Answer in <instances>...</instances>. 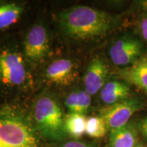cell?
Here are the masks:
<instances>
[{
    "mask_svg": "<svg viewBox=\"0 0 147 147\" xmlns=\"http://www.w3.org/2000/svg\"><path fill=\"white\" fill-rule=\"evenodd\" d=\"M38 139L28 119L19 110L0 104V147H38Z\"/></svg>",
    "mask_w": 147,
    "mask_h": 147,
    "instance_id": "obj_2",
    "label": "cell"
},
{
    "mask_svg": "<svg viewBox=\"0 0 147 147\" xmlns=\"http://www.w3.org/2000/svg\"><path fill=\"white\" fill-rule=\"evenodd\" d=\"M115 75L147 95V54L143 55L132 65L118 69Z\"/></svg>",
    "mask_w": 147,
    "mask_h": 147,
    "instance_id": "obj_8",
    "label": "cell"
},
{
    "mask_svg": "<svg viewBox=\"0 0 147 147\" xmlns=\"http://www.w3.org/2000/svg\"><path fill=\"white\" fill-rule=\"evenodd\" d=\"M138 142V132L133 123L110 130V147H135Z\"/></svg>",
    "mask_w": 147,
    "mask_h": 147,
    "instance_id": "obj_11",
    "label": "cell"
},
{
    "mask_svg": "<svg viewBox=\"0 0 147 147\" xmlns=\"http://www.w3.org/2000/svg\"><path fill=\"white\" fill-rule=\"evenodd\" d=\"M34 115L37 127L46 138L60 140L65 137L61 108L53 97H40L35 104Z\"/></svg>",
    "mask_w": 147,
    "mask_h": 147,
    "instance_id": "obj_3",
    "label": "cell"
},
{
    "mask_svg": "<svg viewBox=\"0 0 147 147\" xmlns=\"http://www.w3.org/2000/svg\"><path fill=\"white\" fill-rule=\"evenodd\" d=\"M108 67L100 58H94L90 63L84 76L85 91L90 95H95L106 83Z\"/></svg>",
    "mask_w": 147,
    "mask_h": 147,
    "instance_id": "obj_9",
    "label": "cell"
},
{
    "mask_svg": "<svg viewBox=\"0 0 147 147\" xmlns=\"http://www.w3.org/2000/svg\"><path fill=\"white\" fill-rule=\"evenodd\" d=\"M61 147H90L85 143L79 141H69L62 145Z\"/></svg>",
    "mask_w": 147,
    "mask_h": 147,
    "instance_id": "obj_18",
    "label": "cell"
},
{
    "mask_svg": "<svg viewBox=\"0 0 147 147\" xmlns=\"http://www.w3.org/2000/svg\"><path fill=\"white\" fill-rule=\"evenodd\" d=\"M27 79L23 57L5 46H0V89L19 87Z\"/></svg>",
    "mask_w": 147,
    "mask_h": 147,
    "instance_id": "obj_4",
    "label": "cell"
},
{
    "mask_svg": "<svg viewBox=\"0 0 147 147\" xmlns=\"http://www.w3.org/2000/svg\"><path fill=\"white\" fill-rule=\"evenodd\" d=\"M135 147H145L144 145H142V144H138Z\"/></svg>",
    "mask_w": 147,
    "mask_h": 147,
    "instance_id": "obj_20",
    "label": "cell"
},
{
    "mask_svg": "<svg viewBox=\"0 0 147 147\" xmlns=\"http://www.w3.org/2000/svg\"><path fill=\"white\" fill-rule=\"evenodd\" d=\"M140 129L143 136L147 138V117L141 122Z\"/></svg>",
    "mask_w": 147,
    "mask_h": 147,
    "instance_id": "obj_19",
    "label": "cell"
},
{
    "mask_svg": "<svg viewBox=\"0 0 147 147\" xmlns=\"http://www.w3.org/2000/svg\"><path fill=\"white\" fill-rule=\"evenodd\" d=\"M91 103L90 95L86 91H78L71 93L65 100V104L71 113L83 115L89 109Z\"/></svg>",
    "mask_w": 147,
    "mask_h": 147,
    "instance_id": "obj_14",
    "label": "cell"
},
{
    "mask_svg": "<svg viewBox=\"0 0 147 147\" xmlns=\"http://www.w3.org/2000/svg\"><path fill=\"white\" fill-rule=\"evenodd\" d=\"M87 119L83 115L70 113L64 118V125L66 133L74 138L81 137L86 133Z\"/></svg>",
    "mask_w": 147,
    "mask_h": 147,
    "instance_id": "obj_15",
    "label": "cell"
},
{
    "mask_svg": "<svg viewBox=\"0 0 147 147\" xmlns=\"http://www.w3.org/2000/svg\"><path fill=\"white\" fill-rule=\"evenodd\" d=\"M47 78L58 84H69L76 75L74 65L70 60L61 59L53 61L46 71Z\"/></svg>",
    "mask_w": 147,
    "mask_h": 147,
    "instance_id": "obj_10",
    "label": "cell"
},
{
    "mask_svg": "<svg viewBox=\"0 0 147 147\" xmlns=\"http://www.w3.org/2000/svg\"><path fill=\"white\" fill-rule=\"evenodd\" d=\"M107 127L100 117H91L87 119L86 134L94 138H100L106 135Z\"/></svg>",
    "mask_w": 147,
    "mask_h": 147,
    "instance_id": "obj_16",
    "label": "cell"
},
{
    "mask_svg": "<svg viewBox=\"0 0 147 147\" xmlns=\"http://www.w3.org/2000/svg\"><path fill=\"white\" fill-rule=\"evenodd\" d=\"M131 89L128 84L119 80L106 82L100 92L101 100L107 106L131 97Z\"/></svg>",
    "mask_w": 147,
    "mask_h": 147,
    "instance_id": "obj_12",
    "label": "cell"
},
{
    "mask_svg": "<svg viewBox=\"0 0 147 147\" xmlns=\"http://www.w3.org/2000/svg\"><path fill=\"white\" fill-rule=\"evenodd\" d=\"M49 49L47 29L42 25H35L27 34L24 42V52L27 58L34 61L42 60Z\"/></svg>",
    "mask_w": 147,
    "mask_h": 147,
    "instance_id": "obj_7",
    "label": "cell"
},
{
    "mask_svg": "<svg viewBox=\"0 0 147 147\" xmlns=\"http://www.w3.org/2000/svg\"><path fill=\"white\" fill-rule=\"evenodd\" d=\"M144 104L137 97L129 98L103 107L100 110V117L104 119L107 129H115L125 125L136 113L142 110Z\"/></svg>",
    "mask_w": 147,
    "mask_h": 147,
    "instance_id": "obj_5",
    "label": "cell"
},
{
    "mask_svg": "<svg viewBox=\"0 0 147 147\" xmlns=\"http://www.w3.org/2000/svg\"><path fill=\"white\" fill-rule=\"evenodd\" d=\"M138 29L140 36L147 43V12L141 16L138 24Z\"/></svg>",
    "mask_w": 147,
    "mask_h": 147,
    "instance_id": "obj_17",
    "label": "cell"
},
{
    "mask_svg": "<svg viewBox=\"0 0 147 147\" xmlns=\"http://www.w3.org/2000/svg\"><path fill=\"white\" fill-rule=\"evenodd\" d=\"M60 26L67 36L78 40H95L107 35L115 20L107 12L78 5L64 10L59 16Z\"/></svg>",
    "mask_w": 147,
    "mask_h": 147,
    "instance_id": "obj_1",
    "label": "cell"
},
{
    "mask_svg": "<svg viewBox=\"0 0 147 147\" xmlns=\"http://www.w3.org/2000/svg\"><path fill=\"white\" fill-rule=\"evenodd\" d=\"M110 57L118 66H129L142 57L143 46L138 40L124 37L117 40L110 48Z\"/></svg>",
    "mask_w": 147,
    "mask_h": 147,
    "instance_id": "obj_6",
    "label": "cell"
},
{
    "mask_svg": "<svg viewBox=\"0 0 147 147\" xmlns=\"http://www.w3.org/2000/svg\"><path fill=\"white\" fill-rule=\"evenodd\" d=\"M23 8L15 3L0 1V31L8 29L19 19Z\"/></svg>",
    "mask_w": 147,
    "mask_h": 147,
    "instance_id": "obj_13",
    "label": "cell"
}]
</instances>
